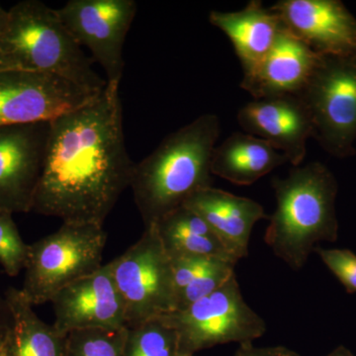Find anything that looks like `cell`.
Masks as SVG:
<instances>
[{
    "label": "cell",
    "instance_id": "obj_1",
    "mask_svg": "<svg viewBox=\"0 0 356 356\" xmlns=\"http://www.w3.org/2000/svg\"><path fill=\"white\" fill-rule=\"evenodd\" d=\"M119 88L50 122L33 209L63 222L103 226L132 181Z\"/></svg>",
    "mask_w": 356,
    "mask_h": 356
},
{
    "label": "cell",
    "instance_id": "obj_9",
    "mask_svg": "<svg viewBox=\"0 0 356 356\" xmlns=\"http://www.w3.org/2000/svg\"><path fill=\"white\" fill-rule=\"evenodd\" d=\"M57 13L76 43L104 70L107 84L119 88L124 44L137 13L135 0H70Z\"/></svg>",
    "mask_w": 356,
    "mask_h": 356
},
{
    "label": "cell",
    "instance_id": "obj_31",
    "mask_svg": "<svg viewBox=\"0 0 356 356\" xmlns=\"http://www.w3.org/2000/svg\"><path fill=\"white\" fill-rule=\"evenodd\" d=\"M7 17H8V10H6L3 7L0 6V37L6 29Z\"/></svg>",
    "mask_w": 356,
    "mask_h": 356
},
{
    "label": "cell",
    "instance_id": "obj_30",
    "mask_svg": "<svg viewBox=\"0 0 356 356\" xmlns=\"http://www.w3.org/2000/svg\"><path fill=\"white\" fill-rule=\"evenodd\" d=\"M327 356H355L350 350L343 346H337L332 353H330Z\"/></svg>",
    "mask_w": 356,
    "mask_h": 356
},
{
    "label": "cell",
    "instance_id": "obj_23",
    "mask_svg": "<svg viewBox=\"0 0 356 356\" xmlns=\"http://www.w3.org/2000/svg\"><path fill=\"white\" fill-rule=\"evenodd\" d=\"M236 262L216 259L198 274L184 289L178 292L177 310H182L194 302L212 294L235 273Z\"/></svg>",
    "mask_w": 356,
    "mask_h": 356
},
{
    "label": "cell",
    "instance_id": "obj_12",
    "mask_svg": "<svg viewBox=\"0 0 356 356\" xmlns=\"http://www.w3.org/2000/svg\"><path fill=\"white\" fill-rule=\"evenodd\" d=\"M51 303L53 327L62 336L77 330L127 327L125 307L108 264L63 288Z\"/></svg>",
    "mask_w": 356,
    "mask_h": 356
},
{
    "label": "cell",
    "instance_id": "obj_32",
    "mask_svg": "<svg viewBox=\"0 0 356 356\" xmlns=\"http://www.w3.org/2000/svg\"><path fill=\"white\" fill-rule=\"evenodd\" d=\"M8 336H7L6 341H4L1 348H0V356H13L10 346H9Z\"/></svg>",
    "mask_w": 356,
    "mask_h": 356
},
{
    "label": "cell",
    "instance_id": "obj_21",
    "mask_svg": "<svg viewBox=\"0 0 356 356\" xmlns=\"http://www.w3.org/2000/svg\"><path fill=\"white\" fill-rule=\"evenodd\" d=\"M127 327L123 356L177 355V334L161 318Z\"/></svg>",
    "mask_w": 356,
    "mask_h": 356
},
{
    "label": "cell",
    "instance_id": "obj_3",
    "mask_svg": "<svg viewBox=\"0 0 356 356\" xmlns=\"http://www.w3.org/2000/svg\"><path fill=\"white\" fill-rule=\"evenodd\" d=\"M275 211L269 217L264 241L293 270L305 266L321 242H337L339 184L320 161L293 166L287 177H275Z\"/></svg>",
    "mask_w": 356,
    "mask_h": 356
},
{
    "label": "cell",
    "instance_id": "obj_19",
    "mask_svg": "<svg viewBox=\"0 0 356 356\" xmlns=\"http://www.w3.org/2000/svg\"><path fill=\"white\" fill-rule=\"evenodd\" d=\"M154 226L170 259L194 255L238 264L207 222L185 206L172 211Z\"/></svg>",
    "mask_w": 356,
    "mask_h": 356
},
{
    "label": "cell",
    "instance_id": "obj_25",
    "mask_svg": "<svg viewBox=\"0 0 356 356\" xmlns=\"http://www.w3.org/2000/svg\"><path fill=\"white\" fill-rule=\"evenodd\" d=\"M314 252L337 280L346 288V292L356 293V254L348 248H323L317 247Z\"/></svg>",
    "mask_w": 356,
    "mask_h": 356
},
{
    "label": "cell",
    "instance_id": "obj_7",
    "mask_svg": "<svg viewBox=\"0 0 356 356\" xmlns=\"http://www.w3.org/2000/svg\"><path fill=\"white\" fill-rule=\"evenodd\" d=\"M313 123V139L339 159L356 151V55L320 56L299 93Z\"/></svg>",
    "mask_w": 356,
    "mask_h": 356
},
{
    "label": "cell",
    "instance_id": "obj_22",
    "mask_svg": "<svg viewBox=\"0 0 356 356\" xmlns=\"http://www.w3.org/2000/svg\"><path fill=\"white\" fill-rule=\"evenodd\" d=\"M128 327L84 329L65 336L67 356H123Z\"/></svg>",
    "mask_w": 356,
    "mask_h": 356
},
{
    "label": "cell",
    "instance_id": "obj_27",
    "mask_svg": "<svg viewBox=\"0 0 356 356\" xmlns=\"http://www.w3.org/2000/svg\"><path fill=\"white\" fill-rule=\"evenodd\" d=\"M235 356H301L284 346L257 348L252 343L240 344Z\"/></svg>",
    "mask_w": 356,
    "mask_h": 356
},
{
    "label": "cell",
    "instance_id": "obj_20",
    "mask_svg": "<svg viewBox=\"0 0 356 356\" xmlns=\"http://www.w3.org/2000/svg\"><path fill=\"white\" fill-rule=\"evenodd\" d=\"M4 298L13 318L8 341L13 356H67L65 336L37 316L20 289L9 287Z\"/></svg>",
    "mask_w": 356,
    "mask_h": 356
},
{
    "label": "cell",
    "instance_id": "obj_28",
    "mask_svg": "<svg viewBox=\"0 0 356 356\" xmlns=\"http://www.w3.org/2000/svg\"><path fill=\"white\" fill-rule=\"evenodd\" d=\"M13 325V318L4 296L0 295V348L6 341Z\"/></svg>",
    "mask_w": 356,
    "mask_h": 356
},
{
    "label": "cell",
    "instance_id": "obj_17",
    "mask_svg": "<svg viewBox=\"0 0 356 356\" xmlns=\"http://www.w3.org/2000/svg\"><path fill=\"white\" fill-rule=\"evenodd\" d=\"M209 21L233 44L243 76L257 69L284 28L278 14L259 0H252L242 10L211 11Z\"/></svg>",
    "mask_w": 356,
    "mask_h": 356
},
{
    "label": "cell",
    "instance_id": "obj_26",
    "mask_svg": "<svg viewBox=\"0 0 356 356\" xmlns=\"http://www.w3.org/2000/svg\"><path fill=\"white\" fill-rule=\"evenodd\" d=\"M216 259L218 257H194V255L170 259L172 262L177 294Z\"/></svg>",
    "mask_w": 356,
    "mask_h": 356
},
{
    "label": "cell",
    "instance_id": "obj_29",
    "mask_svg": "<svg viewBox=\"0 0 356 356\" xmlns=\"http://www.w3.org/2000/svg\"><path fill=\"white\" fill-rule=\"evenodd\" d=\"M17 70L16 69L15 65H13V63L9 60L8 58H6V56L2 55L0 53V72H3V70Z\"/></svg>",
    "mask_w": 356,
    "mask_h": 356
},
{
    "label": "cell",
    "instance_id": "obj_11",
    "mask_svg": "<svg viewBox=\"0 0 356 356\" xmlns=\"http://www.w3.org/2000/svg\"><path fill=\"white\" fill-rule=\"evenodd\" d=\"M50 122L0 128V212H32Z\"/></svg>",
    "mask_w": 356,
    "mask_h": 356
},
{
    "label": "cell",
    "instance_id": "obj_5",
    "mask_svg": "<svg viewBox=\"0 0 356 356\" xmlns=\"http://www.w3.org/2000/svg\"><path fill=\"white\" fill-rule=\"evenodd\" d=\"M107 234L95 224L63 222L51 235L29 245L21 292L32 306L51 302L70 283L102 268Z\"/></svg>",
    "mask_w": 356,
    "mask_h": 356
},
{
    "label": "cell",
    "instance_id": "obj_33",
    "mask_svg": "<svg viewBox=\"0 0 356 356\" xmlns=\"http://www.w3.org/2000/svg\"><path fill=\"white\" fill-rule=\"evenodd\" d=\"M175 356H187V355H175Z\"/></svg>",
    "mask_w": 356,
    "mask_h": 356
},
{
    "label": "cell",
    "instance_id": "obj_16",
    "mask_svg": "<svg viewBox=\"0 0 356 356\" xmlns=\"http://www.w3.org/2000/svg\"><path fill=\"white\" fill-rule=\"evenodd\" d=\"M184 206L207 222L236 261L248 257L254 225L268 218L257 201L213 186L196 191Z\"/></svg>",
    "mask_w": 356,
    "mask_h": 356
},
{
    "label": "cell",
    "instance_id": "obj_4",
    "mask_svg": "<svg viewBox=\"0 0 356 356\" xmlns=\"http://www.w3.org/2000/svg\"><path fill=\"white\" fill-rule=\"evenodd\" d=\"M0 53L18 70L53 74L92 95L106 88L84 53L58 17L57 9L39 0L18 2L8 10L0 37Z\"/></svg>",
    "mask_w": 356,
    "mask_h": 356
},
{
    "label": "cell",
    "instance_id": "obj_6",
    "mask_svg": "<svg viewBox=\"0 0 356 356\" xmlns=\"http://www.w3.org/2000/svg\"><path fill=\"white\" fill-rule=\"evenodd\" d=\"M159 318L177 334V355L192 356L220 344L252 343L266 331L264 318L243 300L236 274L212 294Z\"/></svg>",
    "mask_w": 356,
    "mask_h": 356
},
{
    "label": "cell",
    "instance_id": "obj_18",
    "mask_svg": "<svg viewBox=\"0 0 356 356\" xmlns=\"http://www.w3.org/2000/svg\"><path fill=\"white\" fill-rule=\"evenodd\" d=\"M287 163V156L266 140L236 132L215 147L211 172L232 184L248 186Z\"/></svg>",
    "mask_w": 356,
    "mask_h": 356
},
{
    "label": "cell",
    "instance_id": "obj_10",
    "mask_svg": "<svg viewBox=\"0 0 356 356\" xmlns=\"http://www.w3.org/2000/svg\"><path fill=\"white\" fill-rule=\"evenodd\" d=\"M96 95L53 74L3 70L0 72V128L53 121Z\"/></svg>",
    "mask_w": 356,
    "mask_h": 356
},
{
    "label": "cell",
    "instance_id": "obj_2",
    "mask_svg": "<svg viewBox=\"0 0 356 356\" xmlns=\"http://www.w3.org/2000/svg\"><path fill=\"white\" fill-rule=\"evenodd\" d=\"M220 136L217 115L203 114L170 134L136 163L130 188L145 228L212 186L211 161Z\"/></svg>",
    "mask_w": 356,
    "mask_h": 356
},
{
    "label": "cell",
    "instance_id": "obj_13",
    "mask_svg": "<svg viewBox=\"0 0 356 356\" xmlns=\"http://www.w3.org/2000/svg\"><path fill=\"white\" fill-rule=\"evenodd\" d=\"M270 8L318 55H356V18L341 0H280Z\"/></svg>",
    "mask_w": 356,
    "mask_h": 356
},
{
    "label": "cell",
    "instance_id": "obj_14",
    "mask_svg": "<svg viewBox=\"0 0 356 356\" xmlns=\"http://www.w3.org/2000/svg\"><path fill=\"white\" fill-rule=\"evenodd\" d=\"M238 124L255 137L266 140L287 156L293 166L302 165L307 142L313 138L310 112L296 95L254 99L238 110Z\"/></svg>",
    "mask_w": 356,
    "mask_h": 356
},
{
    "label": "cell",
    "instance_id": "obj_8",
    "mask_svg": "<svg viewBox=\"0 0 356 356\" xmlns=\"http://www.w3.org/2000/svg\"><path fill=\"white\" fill-rule=\"evenodd\" d=\"M110 273L125 307L126 324L134 327L177 310L172 262L156 226L109 262Z\"/></svg>",
    "mask_w": 356,
    "mask_h": 356
},
{
    "label": "cell",
    "instance_id": "obj_15",
    "mask_svg": "<svg viewBox=\"0 0 356 356\" xmlns=\"http://www.w3.org/2000/svg\"><path fill=\"white\" fill-rule=\"evenodd\" d=\"M321 55L283 28L273 48L241 88L254 99L298 95L305 88Z\"/></svg>",
    "mask_w": 356,
    "mask_h": 356
},
{
    "label": "cell",
    "instance_id": "obj_24",
    "mask_svg": "<svg viewBox=\"0 0 356 356\" xmlns=\"http://www.w3.org/2000/svg\"><path fill=\"white\" fill-rule=\"evenodd\" d=\"M29 245L21 238L13 214L0 212V266L7 275L15 277L25 269Z\"/></svg>",
    "mask_w": 356,
    "mask_h": 356
}]
</instances>
